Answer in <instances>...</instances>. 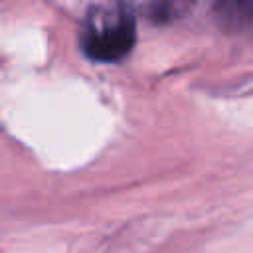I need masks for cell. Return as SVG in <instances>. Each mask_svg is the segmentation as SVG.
<instances>
[{
	"instance_id": "1",
	"label": "cell",
	"mask_w": 253,
	"mask_h": 253,
	"mask_svg": "<svg viewBox=\"0 0 253 253\" xmlns=\"http://www.w3.org/2000/svg\"><path fill=\"white\" fill-rule=\"evenodd\" d=\"M136 42V22L132 12L123 4L91 6L81 32V51L101 63H115L125 59Z\"/></svg>"
},
{
	"instance_id": "2",
	"label": "cell",
	"mask_w": 253,
	"mask_h": 253,
	"mask_svg": "<svg viewBox=\"0 0 253 253\" xmlns=\"http://www.w3.org/2000/svg\"><path fill=\"white\" fill-rule=\"evenodd\" d=\"M213 10L217 20L229 28L253 26V2H217Z\"/></svg>"
}]
</instances>
